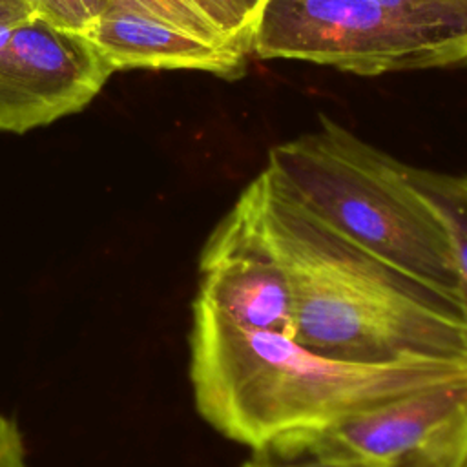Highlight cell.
<instances>
[{
  "mask_svg": "<svg viewBox=\"0 0 467 467\" xmlns=\"http://www.w3.org/2000/svg\"><path fill=\"white\" fill-rule=\"evenodd\" d=\"M193 303L241 328L294 337L288 279L235 204L201 252Z\"/></svg>",
  "mask_w": 467,
  "mask_h": 467,
  "instance_id": "obj_7",
  "label": "cell"
},
{
  "mask_svg": "<svg viewBox=\"0 0 467 467\" xmlns=\"http://www.w3.org/2000/svg\"><path fill=\"white\" fill-rule=\"evenodd\" d=\"M111 75L86 35L33 15L0 47V131L26 133L84 109Z\"/></svg>",
  "mask_w": 467,
  "mask_h": 467,
  "instance_id": "obj_6",
  "label": "cell"
},
{
  "mask_svg": "<svg viewBox=\"0 0 467 467\" xmlns=\"http://www.w3.org/2000/svg\"><path fill=\"white\" fill-rule=\"evenodd\" d=\"M33 15L51 26L73 33H86L108 9L109 0H27Z\"/></svg>",
  "mask_w": 467,
  "mask_h": 467,
  "instance_id": "obj_13",
  "label": "cell"
},
{
  "mask_svg": "<svg viewBox=\"0 0 467 467\" xmlns=\"http://www.w3.org/2000/svg\"><path fill=\"white\" fill-rule=\"evenodd\" d=\"M407 177L445 221L462 281V310L467 323V175H451L405 164Z\"/></svg>",
  "mask_w": 467,
  "mask_h": 467,
  "instance_id": "obj_9",
  "label": "cell"
},
{
  "mask_svg": "<svg viewBox=\"0 0 467 467\" xmlns=\"http://www.w3.org/2000/svg\"><path fill=\"white\" fill-rule=\"evenodd\" d=\"M445 47L458 64L467 62V0H378Z\"/></svg>",
  "mask_w": 467,
  "mask_h": 467,
  "instance_id": "obj_10",
  "label": "cell"
},
{
  "mask_svg": "<svg viewBox=\"0 0 467 467\" xmlns=\"http://www.w3.org/2000/svg\"><path fill=\"white\" fill-rule=\"evenodd\" d=\"M111 4L139 11L171 27H177L199 40L217 47L234 49L219 29L192 0H109ZM237 51V49H235Z\"/></svg>",
  "mask_w": 467,
  "mask_h": 467,
  "instance_id": "obj_11",
  "label": "cell"
},
{
  "mask_svg": "<svg viewBox=\"0 0 467 467\" xmlns=\"http://www.w3.org/2000/svg\"><path fill=\"white\" fill-rule=\"evenodd\" d=\"M84 35L113 73L135 67L197 69L223 78H237L246 64V55L241 51L212 46L161 20L111 2Z\"/></svg>",
  "mask_w": 467,
  "mask_h": 467,
  "instance_id": "obj_8",
  "label": "cell"
},
{
  "mask_svg": "<svg viewBox=\"0 0 467 467\" xmlns=\"http://www.w3.org/2000/svg\"><path fill=\"white\" fill-rule=\"evenodd\" d=\"M266 168L337 234L462 306L449 228L405 162L321 117L317 131L274 146Z\"/></svg>",
  "mask_w": 467,
  "mask_h": 467,
  "instance_id": "obj_3",
  "label": "cell"
},
{
  "mask_svg": "<svg viewBox=\"0 0 467 467\" xmlns=\"http://www.w3.org/2000/svg\"><path fill=\"white\" fill-rule=\"evenodd\" d=\"M31 16L33 11L27 0H0V47L11 38L15 29Z\"/></svg>",
  "mask_w": 467,
  "mask_h": 467,
  "instance_id": "obj_15",
  "label": "cell"
},
{
  "mask_svg": "<svg viewBox=\"0 0 467 467\" xmlns=\"http://www.w3.org/2000/svg\"><path fill=\"white\" fill-rule=\"evenodd\" d=\"M250 53L358 75L458 64L452 53L378 0H266Z\"/></svg>",
  "mask_w": 467,
  "mask_h": 467,
  "instance_id": "obj_4",
  "label": "cell"
},
{
  "mask_svg": "<svg viewBox=\"0 0 467 467\" xmlns=\"http://www.w3.org/2000/svg\"><path fill=\"white\" fill-rule=\"evenodd\" d=\"M0 467H26L24 447L15 449L13 452H9V454L0 462Z\"/></svg>",
  "mask_w": 467,
  "mask_h": 467,
  "instance_id": "obj_17",
  "label": "cell"
},
{
  "mask_svg": "<svg viewBox=\"0 0 467 467\" xmlns=\"http://www.w3.org/2000/svg\"><path fill=\"white\" fill-rule=\"evenodd\" d=\"M467 376L449 361L359 363L277 332L246 330L192 305L190 381L201 418L252 451L321 431Z\"/></svg>",
  "mask_w": 467,
  "mask_h": 467,
  "instance_id": "obj_2",
  "label": "cell"
},
{
  "mask_svg": "<svg viewBox=\"0 0 467 467\" xmlns=\"http://www.w3.org/2000/svg\"><path fill=\"white\" fill-rule=\"evenodd\" d=\"M234 204L288 279L296 341L345 361L467 365L460 303L337 234L268 168Z\"/></svg>",
  "mask_w": 467,
  "mask_h": 467,
  "instance_id": "obj_1",
  "label": "cell"
},
{
  "mask_svg": "<svg viewBox=\"0 0 467 467\" xmlns=\"http://www.w3.org/2000/svg\"><path fill=\"white\" fill-rule=\"evenodd\" d=\"M243 467H334L306 454H279L274 451H252Z\"/></svg>",
  "mask_w": 467,
  "mask_h": 467,
  "instance_id": "obj_14",
  "label": "cell"
},
{
  "mask_svg": "<svg viewBox=\"0 0 467 467\" xmlns=\"http://www.w3.org/2000/svg\"><path fill=\"white\" fill-rule=\"evenodd\" d=\"M22 436L16 429V425L5 418V416H0V462L15 449L22 447Z\"/></svg>",
  "mask_w": 467,
  "mask_h": 467,
  "instance_id": "obj_16",
  "label": "cell"
},
{
  "mask_svg": "<svg viewBox=\"0 0 467 467\" xmlns=\"http://www.w3.org/2000/svg\"><path fill=\"white\" fill-rule=\"evenodd\" d=\"M219 29L226 42L248 55L254 26L266 0H192Z\"/></svg>",
  "mask_w": 467,
  "mask_h": 467,
  "instance_id": "obj_12",
  "label": "cell"
},
{
  "mask_svg": "<svg viewBox=\"0 0 467 467\" xmlns=\"http://www.w3.org/2000/svg\"><path fill=\"white\" fill-rule=\"evenodd\" d=\"M263 451L334 467H467V376Z\"/></svg>",
  "mask_w": 467,
  "mask_h": 467,
  "instance_id": "obj_5",
  "label": "cell"
}]
</instances>
